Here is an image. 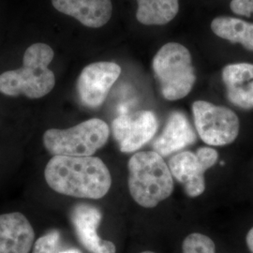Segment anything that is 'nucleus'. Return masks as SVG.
<instances>
[{
  "label": "nucleus",
  "instance_id": "1",
  "mask_svg": "<svg viewBox=\"0 0 253 253\" xmlns=\"http://www.w3.org/2000/svg\"><path fill=\"white\" fill-rule=\"evenodd\" d=\"M44 176L52 190L77 198L100 199L112 185L107 166L92 156H54L46 165Z\"/></svg>",
  "mask_w": 253,
  "mask_h": 253
},
{
  "label": "nucleus",
  "instance_id": "2",
  "mask_svg": "<svg viewBox=\"0 0 253 253\" xmlns=\"http://www.w3.org/2000/svg\"><path fill=\"white\" fill-rule=\"evenodd\" d=\"M53 58L54 51L45 43L29 46L22 68L0 75V93L12 97L25 95L29 99L44 97L55 84L54 73L48 68Z\"/></svg>",
  "mask_w": 253,
  "mask_h": 253
},
{
  "label": "nucleus",
  "instance_id": "3",
  "mask_svg": "<svg viewBox=\"0 0 253 253\" xmlns=\"http://www.w3.org/2000/svg\"><path fill=\"white\" fill-rule=\"evenodd\" d=\"M127 168L128 190L139 206L155 208L172 194V172L157 152H137L130 158Z\"/></svg>",
  "mask_w": 253,
  "mask_h": 253
},
{
  "label": "nucleus",
  "instance_id": "4",
  "mask_svg": "<svg viewBox=\"0 0 253 253\" xmlns=\"http://www.w3.org/2000/svg\"><path fill=\"white\" fill-rule=\"evenodd\" d=\"M152 66L165 100H181L190 94L196 75L191 54L185 46L177 42L164 44L154 56Z\"/></svg>",
  "mask_w": 253,
  "mask_h": 253
},
{
  "label": "nucleus",
  "instance_id": "5",
  "mask_svg": "<svg viewBox=\"0 0 253 253\" xmlns=\"http://www.w3.org/2000/svg\"><path fill=\"white\" fill-rule=\"evenodd\" d=\"M109 135L108 125L101 119L92 118L70 128L48 129L43 144L54 156L91 157L105 145Z\"/></svg>",
  "mask_w": 253,
  "mask_h": 253
},
{
  "label": "nucleus",
  "instance_id": "6",
  "mask_svg": "<svg viewBox=\"0 0 253 253\" xmlns=\"http://www.w3.org/2000/svg\"><path fill=\"white\" fill-rule=\"evenodd\" d=\"M192 113L197 132L206 144L222 146L237 138L240 122L231 109L197 100L192 104Z\"/></svg>",
  "mask_w": 253,
  "mask_h": 253
},
{
  "label": "nucleus",
  "instance_id": "7",
  "mask_svg": "<svg viewBox=\"0 0 253 253\" xmlns=\"http://www.w3.org/2000/svg\"><path fill=\"white\" fill-rule=\"evenodd\" d=\"M218 159L217 151L211 147H201L196 153L183 151L175 154L169 161L172 175L183 184L190 197L200 196L206 190L205 172L213 167Z\"/></svg>",
  "mask_w": 253,
  "mask_h": 253
},
{
  "label": "nucleus",
  "instance_id": "8",
  "mask_svg": "<svg viewBox=\"0 0 253 253\" xmlns=\"http://www.w3.org/2000/svg\"><path fill=\"white\" fill-rule=\"evenodd\" d=\"M157 129V118L151 111L122 113L112 123L114 137L124 153L139 150L153 138Z\"/></svg>",
  "mask_w": 253,
  "mask_h": 253
},
{
  "label": "nucleus",
  "instance_id": "9",
  "mask_svg": "<svg viewBox=\"0 0 253 253\" xmlns=\"http://www.w3.org/2000/svg\"><path fill=\"white\" fill-rule=\"evenodd\" d=\"M120 73L121 68L114 62L100 61L86 66L77 80V92L82 103L88 108L100 107Z\"/></svg>",
  "mask_w": 253,
  "mask_h": 253
},
{
  "label": "nucleus",
  "instance_id": "10",
  "mask_svg": "<svg viewBox=\"0 0 253 253\" xmlns=\"http://www.w3.org/2000/svg\"><path fill=\"white\" fill-rule=\"evenodd\" d=\"M73 222L76 235L81 243L91 253H116V246L108 240L101 239L98 228L101 213L98 208L87 205H79L72 211Z\"/></svg>",
  "mask_w": 253,
  "mask_h": 253
},
{
  "label": "nucleus",
  "instance_id": "11",
  "mask_svg": "<svg viewBox=\"0 0 253 253\" xmlns=\"http://www.w3.org/2000/svg\"><path fill=\"white\" fill-rule=\"evenodd\" d=\"M34 238V230L23 214L0 216V253H29Z\"/></svg>",
  "mask_w": 253,
  "mask_h": 253
},
{
  "label": "nucleus",
  "instance_id": "12",
  "mask_svg": "<svg viewBox=\"0 0 253 253\" xmlns=\"http://www.w3.org/2000/svg\"><path fill=\"white\" fill-rule=\"evenodd\" d=\"M54 9L91 28L103 27L113 12L111 0H52Z\"/></svg>",
  "mask_w": 253,
  "mask_h": 253
},
{
  "label": "nucleus",
  "instance_id": "13",
  "mask_svg": "<svg viewBox=\"0 0 253 253\" xmlns=\"http://www.w3.org/2000/svg\"><path fill=\"white\" fill-rule=\"evenodd\" d=\"M227 99L238 108L253 109V64H229L222 70Z\"/></svg>",
  "mask_w": 253,
  "mask_h": 253
},
{
  "label": "nucleus",
  "instance_id": "14",
  "mask_svg": "<svg viewBox=\"0 0 253 253\" xmlns=\"http://www.w3.org/2000/svg\"><path fill=\"white\" fill-rule=\"evenodd\" d=\"M196 140L195 132L187 117L181 112H173L168 118L162 134L153 144L154 151L162 157L192 145Z\"/></svg>",
  "mask_w": 253,
  "mask_h": 253
},
{
  "label": "nucleus",
  "instance_id": "15",
  "mask_svg": "<svg viewBox=\"0 0 253 253\" xmlns=\"http://www.w3.org/2000/svg\"><path fill=\"white\" fill-rule=\"evenodd\" d=\"M211 29L217 37L253 51V23L230 16H218L211 22Z\"/></svg>",
  "mask_w": 253,
  "mask_h": 253
},
{
  "label": "nucleus",
  "instance_id": "16",
  "mask_svg": "<svg viewBox=\"0 0 253 253\" xmlns=\"http://www.w3.org/2000/svg\"><path fill=\"white\" fill-rule=\"evenodd\" d=\"M137 20L145 26H163L179 10V0H137Z\"/></svg>",
  "mask_w": 253,
  "mask_h": 253
},
{
  "label": "nucleus",
  "instance_id": "17",
  "mask_svg": "<svg viewBox=\"0 0 253 253\" xmlns=\"http://www.w3.org/2000/svg\"><path fill=\"white\" fill-rule=\"evenodd\" d=\"M183 253H216V246L208 235L193 233L188 235L182 244Z\"/></svg>",
  "mask_w": 253,
  "mask_h": 253
},
{
  "label": "nucleus",
  "instance_id": "18",
  "mask_svg": "<svg viewBox=\"0 0 253 253\" xmlns=\"http://www.w3.org/2000/svg\"><path fill=\"white\" fill-rule=\"evenodd\" d=\"M60 244V234L58 231H52L40 237L34 245L32 253H82L77 249L61 250L57 252Z\"/></svg>",
  "mask_w": 253,
  "mask_h": 253
},
{
  "label": "nucleus",
  "instance_id": "19",
  "mask_svg": "<svg viewBox=\"0 0 253 253\" xmlns=\"http://www.w3.org/2000/svg\"><path fill=\"white\" fill-rule=\"evenodd\" d=\"M230 7L235 14L249 17L253 13V0H232Z\"/></svg>",
  "mask_w": 253,
  "mask_h": 253
},
{
  "label": "nucleus",
  "instance_id": "20",
  "mask_svg": "<svg viewBox=\"0 0 253 253\" xmlns=\"http://www.w3.org/2000/svg\"><path fill=\"white\" fill-rule=\"evenodd\" d=\"M246 242H247V246L249 248V251L253 253V227L250 230V232L247 235Z\"/></svg>",
  "mask_w": 253,
  "mask_h": 253
},
{
  "label": "nucleus",
  "instance_id": "21",
  "mask_svg": "<svg viewBox=\"0 0 253 253\" xmlns=\"http://www.w3.org/2000/svg\"><path fill=\"white\" fill-rule=\"evenodd\" d=\"M152 253V252H143V253Z\"/></svg>",
  "mask_w": 253,
  "mask_h": 253
}]
</instances>
